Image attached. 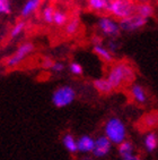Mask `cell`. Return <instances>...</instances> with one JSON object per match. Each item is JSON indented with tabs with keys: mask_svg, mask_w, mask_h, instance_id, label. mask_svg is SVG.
Masks as SVG:
<instances>
[{
	"mask_svg": "<svg viewBox=\"0 0 158 160\" xmlns=\"http://www.w3.org/2000/svg\"><path fill=\"white\" fill-rule=\"evenodd\" d=\"M106 78L113 90H118L124 84L132 83L136 78V72L130 64L120 62L111 67Z\"/></svg>",
	"mask_w": 158,
	"mask_h": 160,
	"instance_id": "1",
	"label": "cell"
},
{
	"mask_svg": "<svg viewBox=\"0 0 158 160\" xmlns=\"http://www.w3.org/2000/svg\"><path fill=\"white\" fill-rule=\"evenodd\" d=\"M104 135L112 144H120L127 139V127L118 117H111L104 125Z\"/></svg>",
	"mask_w": 158,
	"mask_h": 160,
	"instance_id": "2",
	"label": "cell"
},
{
	"mask_svg": "<svg viewBox=\"0 0 158 160\" xmlns=\"http://www.w3.org/2000/svg\"><path fill=\"white\" fill-rule=\"evenodd\" d=\"M106 12L118 19L125 18L136 14V3L132 0H109Z\"/></svg>",
	"mask_w": 158,
	"mask_h": 160,
	"instance_id": "3",
	"label": "cell"
},
{
	"mask_svg": "<svg viewBox=\"0 0 158 160\" xmlns=\"http://www.w3.org/2000/svg\"><path fill=\"white\" fill-rule=\"evenodd\" d=\"M76 99V90L71 85H61L53 91L51 101L57 108L68 107Z\"/></svg>",
	"mask_w": 158,
	"mask_h": 160,
	"instance_id": "4",
	"label": "cell"
},
{
	"mask_svg": "<svg viewBox=\"0 0 158 160\" xmlns=\"http://www.w3.org/2000/svg\"><path fill=\"white\" fill-rule=\"evenodd\" d=\"M34 51V44L32 42H24L15 50V52L6 60V66L9 68L17 67L28 56Z\"/></svg>",
	"mask_w": 158,
	"mask_h": 160,
	"instance_id": "5",
	"label": "cell"
},
{
	"mask_svg": "<svg viewBox=\"0 0 158 160\" xmlns=\"http://www.w3.org/2000/svg\"><path fill=\"white\" fill-rule=\"evenodd\" d=\"M97 28H100V31L105 35V37L112 38L115 39L120 35V28H118V23L112 19L109 16H102L100 17L97 22Z\"/></svg>",
	"mask_w": 158,
	"mask_h": 160,
	"instance_id": "6",
	"label": "cell"
},
{
	"mask_svg": "<svg viewBox=\"0 0 158 160\" xmlns=\"http://www.w3.org/2000/svg\"><path fill=\"white\" fill-rule=\"evenodd\" d=\"M147 22H148L147 18H143V17L137 15V14H133V15L129 16V17L120 19L118 21V28H120L121 31L133 32L142 28L147 24Z\"/></svg>",
	"mask_w": 158,
	"mask_h": 160,
	"instance_id": "7",
	"label": "cell"
},
{
	"mask_svg": "<svg viewBox=\"0 0 158 160\" xmlns=\"http://www.w3.org/2000/svg\"><path fill=\"white\" fill-rule=\"evenodd\" d=\"M111 150H112L111 141L105 135H100L97 139H95L94 149L91 151V153H93L94 158L100 159V158H105L106 156H109Z\"/></svg>",
	"mask_w": 158,
	"mask_h": 160,
	"instance_id": "8",
	"label": "cell"
},
{
	"mask_svg": "<svg viewBox=\"0 0 158 160\" xmlns=\"http://www.w3.org/2000/svg\"><path fill=\"white\" fill-rule=\"evenodd\" d=\"M94 143L95 139H93L91 135H81L79 139H77V151L84 154L91 153L94 149Z\"/></svg>",
	"mask_w": 158,
	"mask_h": 160,
	"instance_id": "9",
	"label": "cell"
},
{
	"mask_svg": "<svg viewBox=\"0 0 158 160\" xmlns=\"http://www.w3.org/2000/svg\"><path fill=\"white\" fill-rule=\"evenodd\" d=\"M131 93V98L133 99V101H136L139 105H145L147 102V93L146 90L143 89L142 86L139 85V84H132L130 89Z\"/></svg>",
	"mask_w": 158,
	"mask_h": 160,
	"instance_id": "10",
	"label": "cell"
},
{
	"mask_svg": "<svg viewBox=\"0 0 158 160\" xmlns=\"http://www.w3.org/2000/svg\"><path fill=\"white\" fill-rule=\"evenodd\" d=\"M42 0H26L21 9V16L23 18H27L30 15H33L41 6Z\"/></svg>",
	"mask_w": 158,
	"mask_h": 160,
	"instance_id": "11",
	"label": "cell"
},
{
	"mask_svg": "<svg viewBox=\"0 0 158 160\" xmlns=\"http://www.w3.org/2000/svg\"><path fill=\"white\" fill-rule=\"evenodd\" d=\"M93 86H94V89L98 93L103 94V96H107V94H109L113 91V88L111 86V84H109L106 77H100V78L94 80Z\"/></svg>",
	"mask_w": 158,
	"mask_h": 160,
	"instance_id": "12",
	"label": "cell"
},
{
	"mask_svg": "<svg viewBox=\"0 0 158 160\" xmlns=\"http://www.w3.org/2000/svg\"><path fill=\"white\" fill-rule=\"evenodd\" d=\"M62 144H63L64 149L69 152V153H77V139H75V136L71 133H66L62 136Z\"/></svg>",
	"mask_w": 158,
	"mask_h": 160,
	"instance_id": "13",
	"label": "cell"
},
{
	"mask_svg": "<svg viewBox=\"0 0 158 160\" xmlns=\"http://www.w3.org/2000/svg\"><path fill=\"white\" fill-rule=\"evenodd\" d=\"M145 149L148 152H154L158 147V136L155 132H149L143 140Z\"/></svg>",
	"mask_w": 158,
	"mask_h": 160,
	"instance_id": "14",
	"label": "cell"
},
{
	"mask_svg": "<svg viewBox=\"0 0 158 160\" xmlns=\"http://www.w3.org/2000/svg\"><path fill=\"white\" fill-rule=\"evenodd\" d=\"M93 51L98 58H100L105 62H113V55L107 50L106 47H104L103 44L100 46H94L93 47Z\"/></svg>",
	"mask_w": 158,
	"mask_h": 160,
	"instance_id": "15",
	"label": "cell"
},
{
	"mask_svg": "<svg viewBox=\"0 0 158 160\" xmlns=\"http://www.w3.org/2000/svg\"><path fill=\"white\" fill-rule=\"evenodd\" d=\"M145 128H154L158 125V111H150L146 114L141 119Z\"/></svg>",
	"mask_w": 158,
	"mask_h": 160,
	"instance_id": "16",
	"label": "cell"
},
{
	"mask_svg": "<svg viewBox=\"0 0 158 160\" xmlns=\"http://www.w3.org/2000/svg\"><path fill=\"white\" fill-rule=\"evenodd\" d=\"M136 14L143 17V18L148 19L150 16L154 15V7L151 5H149L148 2L138 3V5H136Z\"/></svg>",
	"mask_w": 158,
	"mask_h": 160,
	"instance_id": "17",
	"label": "cell"
},
{
	"mask_svg": "<svg viewBox=\"0 0 158 160\" xmlns=\"http://www.w3.org/2000/svg\"><path fill=\"white\" fill-rule=\"evenodd\" d=\"M109 0H88V6L91 10L97 12H106Z\"/></svg>",
	"mask_w": 158,
	"mask_h": 160,
	"instance_id": "18",
	"label": "cell"
},
{
	"mask_svg": "<svg viewBox=\"0 0 158 160\" xmlns=\"http://www.w3.org/2000/svg\"><path fill=\"white\" fill-rule=\"evenodd\" d=\"M118 156L121 157V159H123V158L128 157V156L133 153V145H132V143L130 141L124 140V141L121 142L118 144Z\"/></svg>",
	"mask_w": 158,
	"mask_h": 160,
	"instance_id": "19",
	"label": "cell"
},
{
	"mask_svg": "<svg viewBox=\"0 0 158 160\" xmlns=\"http://www.w3.org/2000/svg\"><path fill=\"white\" fill-rule=\"evenodd\" d=\"M79 28H80V21H79L78 17H73L72 19L67 22L66 28H64V32L67 35L71 37V35H75L78 32Z\"/></svg>",
	"mask_w": 158,
	"mask_h": 160,
	"instance_id": "20",
	"label": "cell"
},
{
	"mask_svg": "<svg viewBox=\"0 0 158 160\" xmlns=\"http://www.w3.org/2000/svg\"><path fill=\"white\" fill-rule=\"evenodd\" d=\"M68 22V14L62 12V10H54V15H53V21L52 23L55 24L57 26H63L67 24Z\"/></svg>",
	"mask_w": 158,
	"mask_h": 160,
	"instance_id": "21",
	"label": "cell"
},
{
	"mask_svg": "<svg viewBox=\"0 0 158 160\" xmlns=\"http://www.w3.org/2000/svg\"><path fill=\"white\" fill-rule=\"evenodd\" d=\"M25 26H26V24H25L24 21L17 22V23L12 28V30H10L9 37L12 38V39H16V38L21 37V34L23 33L25 30Z\"/></svg>",
	"mask_w": 158,
	"mask_h": 160,
	"instance_id": "22",
	"label": "cell"
},
{
	"mask_svg": "<svg viewBox=\"0 0 158 160\" xmlns=\"http://www.w3.org/2000/svg\"><path fill=\"white\" fill-rule=\"evenodd\" d=\"M54 8L52 6H46L42 12V19L48 24H51L53 21V15H54Z\"/></svg>",
	"mask_w": 158,
	"mask_h": 160,
	"instance_id": "23",
	"label": "cell"
},
{
	"mask_svg": "<svg viewBox=\"0 0 158 160\" xmlns=\"http://www.w3.org/2000/svg\"><path fill=\"white\" fill-rule=\"evenodd\" d=\"M12 12L10 0H0V15H9Z\"/></svg>",
	"mask_w": 158,
	"mask_h": 160,
	"instance_id": "24",
	"label": "cell"
},
{
	"mask_svg": "<svg viewBox=\"0 0 158 160\" xmlns=\"http://www.w3.org/2000/svg\"><path fill=\"white\" fill-rule=\"evenodd\" d=\"M69 72L72 75H75V76H80L84 73V68H82V66L79 62H72L69 65Z\"/></svg>",
	"mask_w": 158,
	"mask_h": 160,
	"instance_id": "25",
	"label": "cell"
},
{
	"mask_svg": "<svg viewBox=\"0 0 158 160\" xmlns=\"http://www.w3.org/2000/svg\"><path fill=\"white\" fill-rule=\"evenodd\" d=\"M51 71L55 74H59V73H62L64 71V64L62 62H54L51 67Z\"/></svg>",
	"mask_w": 158,
	"mask_h": 160,
	"instance_id": "26",
	"label": "cell"
},
{
	"mask_svg": "<svg viewBox=\"0 0 158 160\" xmlns=\"http://www.w3.org/2000/svg\"><path fill=\"white\" fill-rule=\"evenodd\" d=\"M118 49V43L115 41V39H112V40H109L107 42V50H109V52L112 53H115Z\"/></svg>",
	"mask_w": 158,
	"mask_h": 160,
	"instance_id": "27",
	"label": "cell"
},
{
	"mask_svg": "<svg viewBox=\"0 0 158 160\" xmlns=\"http://www.w3.org/2000/svg\"><path fill=\"white\" fill-rule=\"evenodd\" d=\"M53 62H54V60H53L51 57H44L41 65H42V67L44 68V69H51Z\"/></svg>",
	"mask_w": 158,
	"mask_h": 160,
	"instance_id": "28",
	"label": "cell"
},
{
	"mask_svg": "<svg viewBox=\"0 0 158 160\" xmlns=\"http://www.w3.org/2000/svg\"><path fill=\"white\" fill-rule=\"evenodd\" d=\"M91 43L94 46H100V44H103V39L100 37V35H94L91 38Z\"/></svg>",
	"mask_w": 158,
	"mask_h": 160,
	"instance_id": "29",
	"label": "cell"
},
{
	"mask_svg": "<svg viewBox=\"0 0 158 160\" xmlns=\"http://www.w3.org/2000/svg\"><path fill=\"white\" fill-rule=\"evenodd\" d=\"M121 160H141V158L139 157V156H137V154H130V156H128V157L123 158V159Z\"/></svg>",
	"mask_w": 158,
	"mask_h": 160,
	"instance_id": "30",
	"label": "cell"
},
{
	"mask_svg": "<svg viewBox=\"0 0 158 160\" xmlns=\"http://www.w3.org/2000/svg\"><path fill=\"white\" fill-rule=\"evenodd\" d=\"M132 1H136L138 3H143V2H148L149 0H132Z\"/></svg>",
	"mask_w": 158,
	"mask_h": 160,
	"instance_id": "31",
	"label": "cell"
},
{
	"mask_svg": "<svg viewBox=\"0 0 158 160\" xmlns=\"http://www.w3.org/2000/svg\"><path fill=\"white\" fill-rule=\"evenodd\" d=\"M80 160H94L91 157H89V156H85V157H82Z\"/></svg>",
	"mask_w": 158,
	"mask_h": 160,
	"instance_id": "32",
	"label": "cell"
}]
</instances>
